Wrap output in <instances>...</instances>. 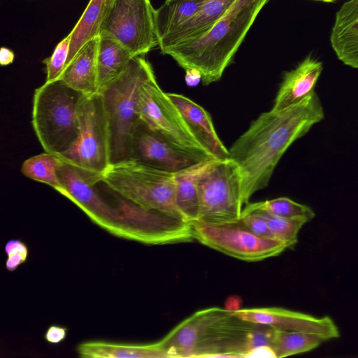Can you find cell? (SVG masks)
<instances>
[{
    "instance_id": "6da1fadb",
    "label": "cell",
    "mask_w": 358,
    "mask_h": 358,
    "mask_svg": "<svg viewBox=\"0 0 358 358\" xmlns=\"http://www.w3.org/2000/svg\"><path fill=\"white\" fill-rule=\"evenodd\" d=\"M324 117L322 104L314 91L288 108L262 113L235 141L229 149V158L241 170L244 207L255 193L268 185L289 146Z\"/></svg>"
},
{
    "instance_id": "7a4b0ae2",
    "label": "cell",
    "mask_w": 358,
    "mask_h": 358,
    "mask_svg": "<svg viewBox=\"0 0 358 358\" xmlns=\"http://www.w3.org/2000/svg\"><path fill=\"white\" fill-rule=\"evenodd\" d=\"M269 0H236L201 37L168 50L185 71L199 72L203 85L219 80L258 14Z\"/></svg>"
},
{
    "instance_id": "3957f363",
    "label": "cell",
    "mask_w": 358,
    "mask_h": 358,
    "mask_svg": "<svg viewBox=\"0 0 358 358\" xmlns=\"http://www.w3.org/2000/svg\"><path fill=\"white\" fill-rule=\"evenodd\" d=\"M85 95L62 79L45 81L33 97L31 124L44 151L59 155L79 134V110Z\"/></svg>"
},
{
    "instance_id": "277c9868",
    "label": "cell",
    "mask_w": 358,
    "mask_h": 358,
    "mask_svg": "<svg viewBox=\"0 0 358 358\" xmlns=\"http://www.w3.org/2000/svg\"><path fill=\"white\" fill-rule=\"evenodd\" d=\"M154 75L151 64L136 56L125 71L100 92L108 124L110 165L130 158L132 136L140 122L137 112L139 90Z\"/></svg>"
},
{
    "instance_id": "5b68a950",
    "label": "cell",
    "mask_w": 358,
    "mask_h": 358,
    "mask_svg": "<svg viewBox=\"0 0 358 358\" xmlns=\"http://www.w3.org/2000/svg\"><path fill=\"white\" fill-rule=\"evenodd\" d=\"M176 173L127 160L110 165L101 182L135 205L183 220L176 204Z\"/></svg>"
},
{
    "instance_id": "8992f818",
    "label": "cell",
    "mask_w": 358,
    "mask_h": 358,
    "mask_svg": "<svg viewBox=\"0 0 358 358\" xmlns=\"http://www.w3.org/2000/svg\"><path fill=\"white\" fill-rule=\"evenodd\" d=\"M79 134L72 146L57 155L87 176L101 182L110 164V134L102 96H85L79 110Z\"/></svg>"
},
{
    "instance_id": "52a82bcc",
    "label": "cell",
    "mask_w": 358,
    "mask_h": 358,
    "mask_svg": "<svg viewBox=\"0 0 358 358\" xmlns=\"http://www.w3.org/2000/svg\"><path fill=\"white\" fill-rule=\"evenodd\" d=\"M242 175L232 159L217 160L199 183V216L197 221L218 224L241 219Z\"/></svg>"
},
{
    "instance_id": "ba28073f",
    "label": "cell",
    "mask_w": 358,
    "mask_h": 358,
    "mask_svg": "<svg viewBox=\"0 0 358 358\" xmlns=\"http://www.w3.org/2000/svg\"><path fill=\"white\" fill-rule=\"evenodd\" d=\"M194 238L222 253L245 262H258L278 256L289 248L281 241L259 236L239 220L211 224L192 223Z\"/></svg>"
},
{
    "instance_id": "9c48e42d",
    "label": "cell",
    "mask_w": 358,
    "mask_h": 358,
    "mask_svg": "<svg viewBox=\"0 0 358 358\" xmlns=\"http://www.w3.org/2000/svg\"><path fill=\"white\" fill-rule=\"evenodd\" d=\"M137 112L143 122L174 144L206 160L216 159L195 139L178 108L160 88L155 75L140 88Z\"/></svg>"
},
{
    "instance_id": "30bf717a",
    "label": "cell",
    "mask_w": 358,
    "mask_h": 358,
    "mask_svg": "<svg viewBox=\"0 0 358 358\" xmlns=\"http://www.w3.org/2000/svg\"><path fill=\"white\" fill-rule=\"evenodd\" d=\"M57 175L62 187L59 194L76 205L94 223L114 236L134 241L133 231L122 211L117 205L113 206L101 198L95 189L96 180L64 162Z\"/></svg>"
},
{
    "instance_id": "8fae6325",
    "label": "cell",
    "mask_w": 358,
    "mask_h": 358,
    "mask_svg": "<svg viewBox=\"0 0 358 358\" xmlns=\"http://www.w3.org/2000/svg\"><path fill=\"white\" fill-rule=\"evenodd\" d=\"M155 11L150 0H113L102 24L107 34L141 56L158 45Z\"/></svg>"
},
{
    "instance_id": "7c38bea8",
    "label": "cell",
    "mask_w": 358,
    "mask_h": 358,
    "mask_svg": "<svg viewBox=\"0 0 358 358\" xmlns=\"http://www.w3.org/2000/svg\"><path fill=\"white\" fill-rule=\"evenodd\" d=\"M232 310L210 308L194 313L157 341L169 357H196L233 324Z\"/></svg>"
},
{
    "instance_id": "4fadbf2b",
    "label": "cell",
    "mask_w": 358,
    "mask_h": 358,
    "mask_svg": "<svg viewBox=\"0 0 358 358\" xmlns=\"http://www.w3.org/2000/svg\"><path fill=\"white\" fill-rule=\"evenodd\" d=\"M129 160L174 173L207 161L174 144L141 120L132 136Z\"/></svg>"
},
{
    "instance_id": "5bb4252c",
    "label": "cell",
    "mask_w": 358,
    "mask_h": 358,
    "mask_svg": "<svg viewBox=\"0 0 358 358\" xmlns=\"http://www.w3.org/2000/svg\"><path fill=\"white\" fill-rule=\"evenodd\" d=\"M242 320L267 325L287 331L315 334L324 341L340 336L339 330L329 317H315L308 314L281 308H255L233 310Z\"/></svg>"
},
{
    "instance_id": "9a60e30c",
    "label": "cell",
    "mask_w": 358,
    "mask_h": 358,
    "mask_svg": "<svg viewBox=\"0 0 358 358\" xmlns=\"http://www.w3.org/2000/svg\"><path fill=\"white\" fill-rule=\"evenodd\" d=\"M178 108L192 134L215 159L229 158V150L220 139L209 113L188 97L176 93H166Z\"/></svg>"
},
{
    "instance_id": "2e32d148",
    "label": "cell",
    "mask_w": 358,
    "mask_h": 358,
    "mask_svg": "<svg viewBox=\"0 0 358 358\" xmlns=\"http://www.w3.org/2000/svg\"><path fill=\"white\" fill-rule=\"evenodd\" d=\"M322 69V63L308 55L294 69L286 72L276 94L272 109H285L309 96L315 91Z\"/></svg>"
},
{
    "instance_id": "e0dca14e",
    "label": "cell",
    "mask_w": 358,
    "mask_h": 358,
    "mask_svg": "<svg viewBox=\"0 0 358 358\" xmlns=\"http://www.w3.org/2000/svg\"><path fill=\"white\" fill-rule=\"evenodd\" d=\"M236 0H206L191 19L158 41L161 52L203 36L225 13Z\"/></svg>"
},
{
    "instance_id": "ac0fdd59",
    "label": "cell",
    "mask_w": 358,
    "mask_h": 358,
    "mask_svg": "<svg viewBox=\"0 0 358 358\" xmlns=\"http://www.w3.org/2000/svg\"><path fill=\"white\" fill-rule=\"evenodd\" d=\"M330 42L340 61L358 69V0L345 2L336 13Z\"/></svg>"
},
{
    "instance_id": "d6986e66",
    "label": "cell",
    "mask_w": 358,
    "mask_h": 358,
    "mask_svg": "<svg viewBox=\"0 0 358 358\" xmlns=\"http://www.w3.org/2000/svg\"><path fill=\"white\" fill-rule=\"evenodd\" d=\"M99 37L86 43L64 68L62 79L71 87L85 96L97 91V50Z\"/></svg>"
},
{
    "instance_id": "ffe728a7",
    "label": "cell",
    "mask_w": 358,
    "mask_h": 358,
    "mask_svg": "<svg viewBox=\"0 0 358 358\" xmlns=\"http://www.w3.org/2000/svg\"><path fill=\"white\" fill-rule=\"evenodd\" d=\"M217 160L219 159L200 162L176 173V204L186 222L192 224L199 220V183Z\"/></svg>"
},
{
    "instance_id": "44dd1931",
    "label": "cell",
    "mask_w": 358,
    "mask_h": 358,
    "mask_svg": "<svg viewBox=\"0 0 358 358\" xmlns=\"http://www.w3.org/2000/svg\"><path fill=\"white\" fill-rule=\"evenodd\" d=\"M134 56L111 36L101 34L97 50V91L100 93L127 69Z\"/></svg>"
},
{
    "instance_id": "7402d4cb",
    "label": "cell",
    "mask_w": 358,
    "mask_h": 358,
    "mask_svg": "<svg viewBox=\"0 0 358 358\" xmlns=\"http://www.w3.org/2000/svg\"><path fill=\"white\" fill-rule=\"evenodd\" d=\"M77 352L83 358L169 357L158 342L150 344L117 343L90 341L80 343Z\"/></svg>"
},
{
    "instance_id": "603a6c76",
    "label": "cell",
    "mask_w": 358,
    "mask_h": 358,
    "mask_svg": "<svg viewBox=\"0 0 358 358\" xmlns=\"http://www.w3.org/2000/svg\"><path fill=\"white\" fill-rule=\"evenodd\" d=\"M113 1L90 0L80 20L70 32L69 53L65 67L86 43L99 36L102 24Z\"/></svg>"
},
{
    "instance_id": "cb8c5ba5",
    "label": "cell",
    "mask_w": 358,
    "mask_h": 358,
    "mask_svg": "<svg viewBox=\"0 0 358 358\" xmlns=\"http://www.w3.org/2000/svg\"><path fill=\"white\" fill-rule=\"evenodd\" d=\"M206 0H166L155 11L157 41L194 17Z\"/></svg>"
},
{
    "instance_id": "d4e9b609",
    "label": "cell",
    "mask_w": 358,
    "mask_h": 358,
    "mask_svg": "<svg viewBox=\"0 0 358 358\" xmlns=\"http://www.w3.org/2000/svg\"><path fill=\"white\" fill-rule=\"evenodd\" d=\"M63 162L57 155L44 152L27 159L22 163L21 171L26 177L45 183L59 193L62 187L57 170Z\"/></svg>"
},
{
    "instance_id": "484cf974",
    "label": "cell",
    "mask_w": 358,
    "mask_h": 358,
    "mask_svg": "<svg viewBox=\"0 0 358 358\" xmlns=\"http://www.w3.org/2000/svg\"><path fill=\"white\" fill-rule=\"evenodd\" d=\"M324 340L320 336L303 332L282 331L274 328L271 347L277 358L310 351Z\"/></svg>"
},
{
    "instance_id": "4316f807",
    "label": "cell",
    "mask_w": 358,
    "mask_h": 358,
    "mask_svg": "<svg viewBox=\"0 0 358 358\" xmlns=\"http://www.w3.org/2000/svg\"><path fill=\"white\" fill-rule=\"evenodd\" d=\"M263 211L275 216L287 219H301L309 222L315 217L314 211L308 206L299 203L287 197L248 203L243 213Z\"/></svg>"
},
{
    "instance_id": "83f0119b",
    "label": "cell",
    "mask_w": 358,
    "mask_h": 358,
    "mask_svg": "<svg viewBox=\"0 0 358 358\" xmlns=\"http://www.w3.org/2000/svg\"><path fill=\"white\" fill-rule=\"evenodd\" d=\"M253 212L261 215L266 220L275 238L287 243L289 248L297 243L298 233L307 222L304 220L283 218L263 211Z\"/></svg>"
},
{
    "instance_id": "f1b7e54d",
    "label": "cell",
    "mask_w": 358,
    "mask_h": 358,
    "mask_svg": "<svg viewBox=\"0 0 358 358\" xmlns=\"http://www.w3.org/2000/svg\"><path fill=\"white\" fill-rule=\"evenodd\" d=\"M70 33L55 48L52 55L43 60L46 66V81L60 79L68 59L70 48Z\"/></svg>"
},
{
    "instance_id": "f546056e",
    "label": "cell",
    "mask_w": 358,
    "mask_h": 358,
    "mask_svg": "<svg viewBox=\"0 0 358 358\" xmlns=\"http://www.w3.org/2000/svg\"><path fill=\"white\" fill-rule=\"evenodd\" d=\"M240 220L255 234L266 238L276 239L266 220L259 213L255 212L243 213Z\"/></svg>"
},
{
    "instance_id": "4dcf8cb0",
    "label": "cell",
    "mask_w": 358,
    "mask_h": 358,
    "mask_svg": "<svg viewBox=\"0 0 358 358\" xmlns=\"http://www.w3.org/2000/svg\"><path fill=\"white\" fill-rule=\"evenodd\" d=\"M67 335V329L62 326L50 325L44 334V339L49 343L58 344L62 342Z\"/></svg>"
},
{
    "instance_id": "1f68e13d",
    "label": "cell",
    "mask_w": 358,
    "mask_h": 358,
    "mask_svg": "<svg viewBox=\"0 0 358 358\" xmlns=\"http://www.w3.org/2000/svg\"><path fill=\"white\" fill-rule=\"evenodd\" d=\"M7 257L6 268L9 271H13L27 260L28 252H18L9 255Z\"/></svg>"
},
{
    "instance_id": "d6a6232c",
    "label": "cell",
    "mask_w": 358,
    "mask_h": 358,
    "mask_svg": "<svg viewBox=\"0 0 358 358\" xmlns=\"http://www.w3.org/2000/svg\"><path fill=\"white\" fill-rule=\"evenodd\" d=\"M245 357H271L276 358L273 348L269 345H260L249 350Z\"/></svg>"
},
{
    "instance_id": "836d02e7",
    "label": "cell",
    "mask_w": 358,
    "mask_h": 358,
    "mask_svg": "<svg viewBox=\"0 0 358 358\" xmlns=\"http://www.w3.org/2000/svg\"><path fill=\"white\" fill-rule=\"evenodd\" d=\"M4 251L8 256L18 252H28V248L22 241L18 239H11L6 242L4 247Z\"/></svg>"
},
{
    "instance_id": "e575fe53",
    "label": "cell",
    "mask_w": 358,
    "mask_h": 358,
    "mask_svg": "<svg viewBox=\"0 0 358 358\" xmlns=\"http://www.w3.org/2000/svg\"><path fill=\"white\" fill-rule=\"evenodd\" d=\"M185 80L188 85H196L201 81V76L199 71L194 69H189L185 71Z\"/></svg>"
},
{
    "instance_id": "d590c367",
    "label": "cell",
    "mask_w": 358,
    "mask_h": 358,
    "mask_svg": "<svg viewBox=\"0 0 358 358\" xmlns=\"http://www.w3.org/2000/svg\"><path fill=\"white\" fill-rule=\"evenodd\" d=\"M14 55L9 49L2 48L1 50L0 62L2 66L8 65L13 62Z\"/></svg>"
},
{
    "instance_id": "8d00e7d4",
    "label": "cell",
    "mask_w": 358,
    "mask_h": 358,
    "mask_svg": "<svg viewBox=\"0 0 358 358\" xmlns=\"http://www.w3.org/2000/svg\"><path fill=\"white\" fill-rule=\"evenodd\" d=\"M316 1H325V2H331V1H336V0H316Z\"/></svg>"
}]
</instances>
